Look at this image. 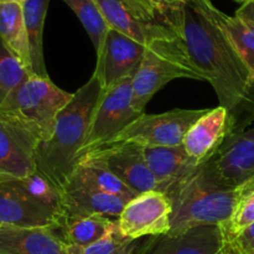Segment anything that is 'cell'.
Returning <instances> with one entry per match:
<instances>
[{
	"mask_svg": "<svg viewBox=\"0 0 254 254\" xmlns=\"http://www.w3.org/2000/svg\"><path fill=\"white\" fill-rule=\"evenodd\" d=\"M236 17L254 29V0H246L236 11Z\"/></svg>",
	"mask_w": 254,
	"mask_h": 254,
	"instance_id": "cell-30",
	"label": "cell"
},
{
	"mask_svg": "<svg viewBox=\"0 0 254 254\" xmlns=\"http://www.w3.org/2000/svg\"><path fill=\"white\" fill-rule=\"evenodd\" d=\"M81 160L103 166L136 193L159 191L158 181L144 159L143 146L138 144H107L84 154Z\"/></svg>",
	"mask_w": 254,
	"mask_h": 254,
	"instance_id": "cell-9",
	"label": "cell"
},
{
	"mask_svg": "<svg viewBox=\"0 0 254 254\" xmlns=\"http://www.w3.org/2000/svg\"><path fill=\"white\" fill-rule=\"evenodd\" d=\"M62 217L61 210L32 197L15 180L0 183V227L56 228Z\"/></svg>",
	"mask_w": 254,
	"mask_h": 254,
	"instance_id": "cell-11",
	"label": "cell"
},
{
	"mask_svg": "<svg viewBox=\"0 0 254 254\" xmlns=\"http://www.w3.org/2000/svg\"><path fill=\"white\" fill-rule=\"evenodd\" d=\"M210 0H188L181 11L179 39L191 66L215 89L228 111L231 134L254 123V79L221 26Z\"/></svg>",
	"mask_w": 254,
	"mask_h": 254,
	"instance_id": "cell-1",
	"label": "cell"
},
{
	"mask_svg": "<svg viewBox=\"0 0 254 254\" xmlns=\"http://www.w3.org/2000/svg\"><path fill=\"white\" fill-rule=\"evenodd\" d=\"M223 248L225 237L220 226L207 225L179 236L141 238L130 254H218Z\"/></svg>",
	"mask_w": 254,
	"mask_h": 254,
	"instance_id": "cell-13",
	"label": "cell"
},
{
	"mask_svg": "<svg viewBox=\"0 0 254 254\" xmlns=\"http://www.w3.org/2000/svg\"><path fill=\"white\" fill-rule=\"evenodd\" d=\"M118 227L117 220L107 216L62 218L54 228L60 238L68 247H86L102 240Z\"/></svg>",
	"mask_w": 254,
	"mask_h": 254,
	"instance_id": "cell-22",
	"label": "cell"
},
{
	"mask_svg": "<svg viewBox=\"0 0 254 254\" xmlns=\"http://www.w3.org/2000/svg\"><path fill=\"white\" fill-rule=\"evenodd\" d=\"M103 92L101 79L93 73L86 84L72 94L71 101L60 112L51 138L40 143L35 149L36 170L61 192L78 164L79 154Z\"/></svg>",
	"mask_w": 254,
	"mask_h": 254,
	"instance_id": "cell-2",
	"label": "cell"
},
{
	"mask_svg": "<svg viewBox=\"0 0 254 254\" xmlns=\"http://www.w3.org/2000/svg\"><path fill=\"white\" fill-rule=\"evenodd\" d=\"M146 46L109 27L102 51L97 56L94 74L104 89L127 77H134L145 55Z\"/></svg>",
	"mask_w": 254,
	"mask_h": 254,
	"instance_id": "cell-12",
	"label": "cell"
},
{
	"mask_svg": "<svg viewBox=\"0 0 254 254\" xmlns=\"http://www.w3.org/2000/svg\"><path fill=\"white\" fill-rule=\"evenodd\" d=\"M225 248H226V247H225ZM226 251H227V254H233V253H231V252H230V251H228V250H227V248H226Z\"/></svg>",
	"mask_w": 254,
	"mask_h": 254,
	"instance_id": "cell-35",
	"label": "cell"
},
{
	"mask_svg": "<svg viewBox=\"0 0 254 254\" xmlns=\"http://www.w3.org/2000/svg\"><path fill=\"white\" fill-rule=\"evenodd\" d=\"M50 0H25L22 2L25 26L29 40L31 71L35 76L50 78L44 60V26Z\"/></svg>",
	"mask_w": 254,
	"mask_h": 254,
	"instance_id": "cell-23",
	"label": "cell"
},
{
	"mask_svg": "<svg viewBox=\"0 0 254 254\" xmlns=\"http://www.w3.org/2000/svg\"><path fill=\"white\" fill-rule=\"evenodd\" d=\"M151 1L166 10H178L181 9L188 0H151Z\"/></svg>",
	"mask_w": 254,
	"mask_h": 254,
	"instance_id": "cell-31",
	"label": "cell"
},
{
	"mask_svg": "<svg viewBox=\"0 0 254 254\" xmlns=\"http://www.w3.org/2000/svg\"><path fill=\"white\" fill-rule=\"evenodd\" d=\"M29 76H31V73L0 39V106Z\"/></svg>",
	"mask_w": 254,
	"mask_h": 254,
	"instance_id": "cell-27",
	"label": "cell"
},
{
	"mask_svg": "<svg viewBox=\"0 0 254 254\" xmlns=\"http://www.w3.org/2000/svg\"><path fill=\"white\" fill-rule=\"evenodd\" d=\"M221 179L237 188L254 178V123L246 130L230 134L213 158Z\"/></svg>",
	"mask_w": 254,
	"mask_h": 254,
	"instance_id": "cell-15",
	"label": "cell"
},
{
	"mask_svg": "<svg viewBox=\"0 0 254 254\" xmlns=\"http://www.w3.org/2000/svg\"><path fill=\"white\" fill-rule=\"evenodd\" d=\"M138 241L124 237L117 227L102 240L86 247H68V254H130Z\"/></svg>",
	"mask_w": 254,
	"mask_h": 254,
	"instance_id": "cell-28",
	"label": "cell"
},
{
	"mask_svg": "<svg viewBox=\"0 0 254 254\" xmlns=\"http://www.w3.org/2000/svg\"><path fill=\"white\" fill-rule=\"evenodd\" d=\"M171 213L173 206L165 193L148 191L129 201L117 222L124 237L138 241L168 235L171 228Z\"/></svg>",
	"mask_w": 254,
	"mask_h": 254,
	"instance_id": "cell-10",
	"label": "cell"
},
{
	"mask_svg": "<svg viewBox=\"0 0 254 254\" xmlns=\"http://www.w3.org/2000/svg\"><path fill=\"white\" fill-rule=\"evenodd\" d=\"M129 201L101 192V191L74 189L62 191V218L84 217V216H107L117 220Z\"/></svg>",
	"mask_w": 254,
	"mask_h": 254,
	"instance_id": "cell-18",
	"label": "cell"
},
{
	"mask_svg": "<svg viewBox=\"0 0 254 254\" xmlns=\"http://www.w3.org/2000/svg\"><path fill=\"white\" fill-rule=\"evenodd\" d=\"M218 254H227V251H226V248H223V250L221 251V252L218 253Z\"/></svg>",
	"mask_w": 254,
	"mask_h": 254,
	"instance_id": "cell-33",
	"label": "cell"
},
{
	"mask_svg": "<svg viewBox=\"0 0 254 254\" xmlns=\"http://www.w3.org/2000/svg\"><path fill=\"white\" fill-rule=\"evenodd\" d=\"M235 1H237V2H241V4H243V2H245L246 0H235Z\"/></svg>",
	"mask_w": 254,
	"mask_h": 254,
	"instance_id": "cell-34",
	"label": "cell"
},
{
	"mask_svg": "<svg viewBox=\"0 0 254 254\" xmlns=\"http://www.w3.org/2000/svg\"><path fill=\"white\" fill-rule=\"evenodd\" d=\"M178 78L203 81L202 76L189 62L180 39L159 41L148 46L133 77V108L144 113L154 94Z\"/></svg>",
	"mask_w": 254,
	"mask_h": 254,
	"instance_id": "cell-6",
	"label": "cell"
},
{
	"mask_svg": "<svg viewBox=\"0 0 254 254\" xmlns=\"http://www.w3.org/2000/svg\"><path fill=\"white\" fill-rule=\"evenodd\" d=\"M36 173L34 150L0 121V183L19 180Z\"/></svg>",
	"mask_w": 254,
	"mask_h": 254,
	"instance_id": "cell-19",
	"label": "cell"
},
{
	"mask_svg": "<svg viewBox=\"0 0 254 254\" xmlns=\"http://www.w3.org/2000/svg\"><path fill=\"white\" fill-rule=\"evenodd\" d=\"M111 29L144 46L179 39L183 7L166 10L151 0H94Z\"/></svg>",
	"mask_w": 254,
	"mask_h": 254,
	"instance_id": "cell-5",
	"label": "cell"
},
{
	"mask_svg": "<svg viewBox=\"0 0 254 254\" xmlns=\"http://www.w3.org/2000/svg\"><path fill=\"white\" fill-rule=\"evenodd\" d=\"M217 17L254 79V29L241 21L238 17L228 16L221 10H218Z\"/></svg>",
	"mask_w": 254,
	"mask_h": 254,
	"instance_id": "cell-26",
	"label": "cell"
},
{
	"mask_svg": "<svg viewBox=\"0 0 254 254\" xmlns=\"http://www.w3.org/2000/svg\"><path fill=\"white\" fill-rule=\"evenodd\" d=\"M133 76L104 89L79 159L88 151L111 143L127 127L144 114L133 108Z\"/></svg>",
	"mask_w": 254,
	"mask_h": 254,
	"instance_id": "cell-7",
	"label": "cell"
},
{
	"mask_svg": "<svg viewBox=\"0 0 254 254\" xmlns=\"http://www.w3.org/2000/svg\"><path fill=\"white\" fill-rule=\"evenodd\" d=\"M165 195L173 206L168 235L179 236L200 226L226 222L232 213L237 188L221 179L212 158L171 186Z\"/></svg>",
	"mask_w": 254,
	"mask_h": 254,
	"instance_id": "cell-3",
	"label": "cell"
},
{
	"mask_svg": "<svg viewBox=\"0 0 254 254\" xmlns=\"http://www.w3.org/2000/svg\"><path fill=\"white\" fill-rule=\"evenodd\" d=\"M0 39L32 74L29 40L20 2L0 0Z\"/></svg>",
	"mask_w": 254,
	"mask_h": 254,
	"instance_id": "cell-21",
	"label": "cell"
},
{
	"mask_svg": "<svg viewBox=\"0 0 254 254\" xmlns=\"http://www.w3.org/2000/svg\"><path fill=\"white\" fill-rule=\"evenodd\" d=\"M231 134L228 111L218 106L210 108L186 133L183 148L197 165L215 158L217 151Z\"/></svg>",
	"mask_w": 254,
	"mask_h": 254,
	"instance_id": "cell-14",
	"label": "cell"
},
{
	"mask_svg": "<svg viewBox=\"0 0 254 254\" xmlns=\"http://www.w3.org/2000/svg\"><path fill=\"white\" fill-rule=\"evenodd\" d=\"M72 94L59 88L50 78L31 74L0 106V121L35 151L54 134L60 112Z\"/></svg>",
	"mask_w": 254,
	"mask_h": 254,
	"instance_id": "cell-4",
	"label": "cell"
},
{
	"mask_svg": "<svg viewBox=\"0 0 254 254\" xmlns=\"http://www.w3.org/2000/svg\"><path fill=\"white\" fill-rule=\"evenodd\" d=\"M87 189L119 196L127 201L139 195L103 166L88 160H81L69 176L64 190Z\"/></svg>",
	"mask_w": 254,
	"mask_h": 254,
	"instance_id": "cell-20",
	"label": "cell"
},
{
	"mask_svg": "<svg viewBox=\"0 0 254 254\" xmlns=\"http://www.w3.org/2000/svg\"><path fill=\"white\" fill-rule=\"evenodd\" d=\"M208 109H174L160 114L144 113L109 144L134 143L143 148L180 146L186 133Z\"/></svg>",
	"mask_w": 254,
	"mask_h": 254,
	"instance_id": "cell-8",
	"label": "cell"
},
{
	"mask_svg": "<svg viewBox=\"0 0 254 254\" xmlns=\"http://www.w3.org/2000/svg\"><path fill=\"white\" fill-rule=\"evenodd\" d=\"M76 14L88 36L91 37L96 55L102 51L109 25L94 0H64Z\"/></svg>",
	"mask_w": 254,
	"mask_h": 254,
	"instance_id": "cell-25",
	"label": "cell"
},
{
	"mask_svg": "<svg viewBox=\"0 0 254 254\" xmlns=\"http://www.w3.org/2000/svg\"><path fill=\"white\" fill-rule=\"evenodd\" d=\"M4 1H14V2H20V4H22L25 0H4Z\"/></svg>",
	"mask_w": 254,
	"mask_h": 254,
	"instance_id": "cell-32",
	"label": "cell"
},
{
	"mask_svg": "<svg viewBox=\"0 0 254 254\" xmlns=\"http://www.w3.org/2000/svg\"><path fill=\"white\" fill-rule=\"evenodd\" d=\"M225 247L233 254H254V222L237 237L225 242Z\"/></svg>",
	"mask_w": 254,
	"mask_h": 254,
	"instance_id": "cell-29",
	"label": "cell"
},
{
	"mask_svg": "<svg viewBox=\"0 0 254 254\" xmlns=\"http://www.w3.org/2000/svg\"><path fill=\"white\" fill-rule=\"evenodd\" d=\"M143 154L151 174L158 181L159 191L163 193L198 166L188 155L183 145L143 148Z\"/></svg>",
	"mask_w": 254,
	"mask_h": 254,
	"instance_id": "cell-17",
	"label": "cell"
},
{
	"mask_svg": "<svg viewBox=\"0 0 254 254\" xmlns=\"http://www.w3.org/2000/svg\"><path fill=\"white\" fill-rule=\"evenodd\" d=\"M253 222L254 178L237 186V195H236L232 213L226 222L220 225L223 237H225V242H228V241L237 237L241 232H243Z\"/></svg>",
	"mask_w": 254,
	"mask_h": 254,
	"instance_id": "cell-24",
	"label": "cell"
},
{
	"mask_svg": "<svg viewBox=\"0 0 254 254\" xmlns=\"http://www.w3.org/2000/svg\"><path fill=\"white\" fill-rule=\"evenodd\" d=\"M0 254H68L51 227H0Z\"/></svg>",
	"mask_w": 254,
	"mask_h": 254,
	"instance_id": "cell-16",
	"label": "cell"
}]
</instances>
